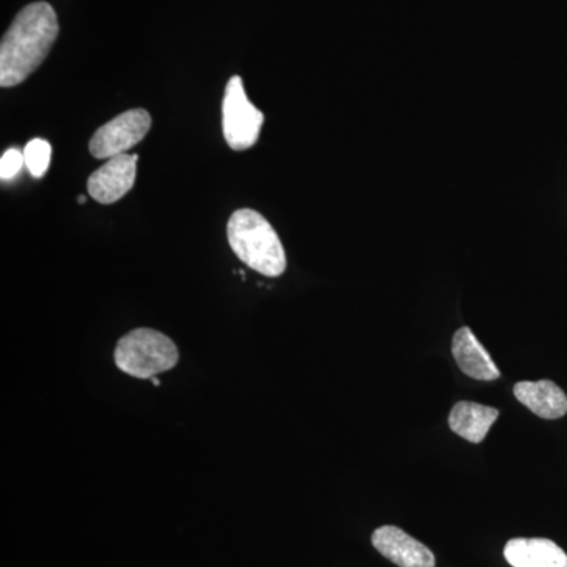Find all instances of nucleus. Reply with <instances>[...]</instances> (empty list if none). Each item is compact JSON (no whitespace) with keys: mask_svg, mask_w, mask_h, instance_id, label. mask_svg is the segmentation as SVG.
<instances>
[{"mask_svg":"<svg viewBox=\"0 0 567 567\" xmlns=\"http://www.w3.org/2000/svg\"><path fill=\"white\" fill-rule=\"evenodd\" d=\"M58 37V13L50 3L24 7L0 43V87H14L28 80L48 58Z\"/></svg>","mask_w":567,"mask_h":567,"instance_id":"nucleus-1","label":"nucleus"},{"mask_svg":"<svg viewBox=\"0 0 567 567\" xmlns=\"http://www.w3.org/2000/svg\"><path fill=\"white\" fill-rule=\"evenodd\" d=\"M227 240L235 256L257 274L278 278L286 271L281 238L259 212L251 208L234 212L227 224Z\"/></svg>","mask_w":567,"mask_h":567,"instance_id":"nucleus-2","label":"nucleus"},{"mask_svg":"<svg viewBox=\"0 0 567 567\" xmlns=\"http://www.w3.org/2000/svg\"><path fill=\"white\" fill-rule=\"evenodd\" d=\"M114 358L115 364L125 374L151 380L177 365L178 349L166 334L152 328H136L117 342Z\"/></svg>","mask_w":567,"mask_h":567,"instance_id":"nucleus-3","label":"nucleus"},{"mask_svg":"<svg viewBox=\"0 0 567 567\" xmlns=\"http://www.w3.org/2000/svg\"><path fill=\"white\" fill-rule=\"evenodd\" d=\"M264 118V112L249 102L241 78H230L223 100V134L227 145L235 152L254 147L262 132Z\"/></svg>","mask_w":567,"mask_h":567,"instance_id":"nucleus-4","label":"nucleus"},{"mask_svg":"<svg viewBox=\"0 0 567 567\" xmlns=\"http://www.w3.org/2000/svg\"><path fill=\"white\" fill-rule=\"evenodd\" d=\"M152 128V117L145 110H130L104 123L93 134L89 151L96 159H110L123 155L140 144Z\"/></svg>","mask_w":567,"mask_h":567,"instance_id":"nucleus-5","label":"nucleus"},{"mask_svg":"<svg viewBox=\"0 0 567 567\" xmlns=\"http://www.w3.org/2000/svg\"><path fill=\"white\" fill-rule=\"evenodd\" d=\"M140 155L114 156L89 177L87 192L99 204H115L132 192Z\"/></svg>","mask_w":567,"mask_h":567,"instance_id":"nucleus-6","label":"nucleus"},{"mask_svg":"<svg viewBox=\"0 0 567 567\" xmlns=\"http://www.w3.org/2000/svg\"><path fill=\"white\" fill-rule=\"evenodd\" d=\"M372 546L395 566L435 567V555L431 548L393 525L377 528L372 535Z\"/></svg>","mask_w":567,"mask_h":567,"instance_id":"nucleus-7","label":"nucleus"},{"mask_svg":"<svg viewBox=\"0 0 567 567\" xmlns=\"http://www.w3.org/2000/svg\"><path fill=\"white\" fill-rule=\"evenodd\" d=\"M453 354L461 371L472 379L492 382L502 375L498 365L468 327L461 328L454 334Z\"/></svg>","mask_w":567,"mask_h":567,"instance_id":"nucleus-8","label":"nucleus"},{"mask_svg":"<svg viewBox=\"0 0 567 567\" xmlns=\"http://www.w3.org/2000/svg\"><path fill=\"white\" fill-rule=\"evenodd\" d=\"M505 558L513 567H567L566 551L543 537L511 539L505 547Z\"/></svg>","mask_w":567,"mask_h":567,"instance_id":"nucleus-9","label":"nucleus"},{"mask_svg":"<svg viewBox=\"0 0 567 567\" xmlns=\"http://www.w3.org/2000/svg\"><path fill=\"white\" fill-rule=\"evenodd\" d=\"M514 395L520 404L544 420H559L567 413V395L550 380L517 383Z\"/></svg>","mask_w":567,"mask_h":567,"instance_id":"nucleus-10","label":"nucleus"},{"mask_svg":"<svg viewBox=\"0 0 567 567\" xmlns=\"http://www.w3.org/2000/svg\"><path fill=\"white\" fill-rule=\"evenodd\" d=\"M499 412L494 406L476 402H458L450 413V427L454 434L466 442L481 443L486 439L492 424L498 420Z\"/></svg>","mask_w":567,"mask_h":567,"instance_id":"nucleus-11","label":"nucleus"},{"mask_svg":"<svg viewBox=\"0 0 567 567\" xmlns=\"http://www.w3.org/2000/svg\"><path fill=\"white\" fill-rule=\"evenodd\" d=\"M24 163L29 173L35 178L47 174L51 163V145L44 140H32L24 148Z\"/></svg>","mask_w":567,"mask_h":567,"instance_id":"nucleus-12","label":"nucleus"},{"mask_svg":"<svg viewBox=\"0 0 567 567\" xmlns=\"http://www.w3.org/2000/svg\"><path fill=\"white\" fill-rule=\"evenodd\" d=\"M22 164L24 163V153L17 151V148H10L2 155L0 159V177L2 181H11L17 177L20 173Z\"/></svg>","mask_w":567,"mask_h":567,"instance_id":"nucleus-13","label":"nucleus"},{"mask_svg":"<svg viewBox=\"0 0 567 567\" xmlns=\"http://www.w3.org/2000/svg\"><path fill=\"white\" fill-rule=\"evenodd\" d=\"M151 380H152L153 385H155V386H159V385H162V382H159V380H158V379H155V377H152V379H151Z\"/></svg>","mask_w":567,"mask_h":567,"instance_id":"nucleus-14","label":"nucleus"},{"mask_svg":"<svg viewBox=\"0 0 567 567\" xmlns=\"http://www.w3.org/2000/svg\"><path fill=\"white\" fill-rule=\"evenodd\" d=\"M85 203H87V199H85V196L78 197V204L84 205Z\"/></svg>","mask_w":567,"mask_h":567,"instance_id":"nucleus-15","label":"nucleus"}]
</instances>
